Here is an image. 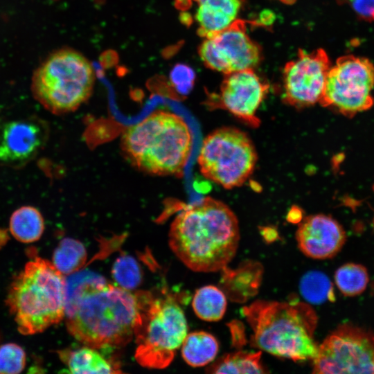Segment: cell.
<instances>
[{
	"instance_id": "24",
	"label": "cell",
	"mask_w": 374,
	"mask_h": 374,
	"mask_svg": "<svg viewBox=\"0 0 374 374\" xmlns=\"http://www.w3.org/2000/svg\"><path fill=\"white\" fill-rule=\"evenodd\" d=\"M368 280L366 268L357 263L344 264L335 274V281L338 289L346 296L362 294L366 288Z\"/></svg>"
},
{
	"instance_id": "7",
	"label": "cell",
	"mask_w": 374,
	"mask_h": 374,
	"mask_svg": "<svg viewBox=\"0 0 374 374\" xmlns=\"http://www.w3.org/2000/svg\"><path fill=\"white\" fill-rule=\"evenodd\" d=\"M95 73L89 61L71 48L51 53L34 71L31 90L48 111L62 114L77 109L90 97Z\"/></svg>"
},
{
	"instance_id": "5",
	"label": "cell",
	"mask_w": 374,
	"mask_h": 374,
	"mask_svg": "<svg viewBox=\"0 0 374 374\" xmlns=\"http://www.w3.org/2000/svg\"><path fill=\"white\" fill-rule=\"evenodd\" d=\"M6 305L23 335L42 332L65 316V278L39 257L28 262L12 280Z\"/></svg>"
},
{
	"instance_id": "11",
	"label": "cell",
	"mask_w": 374,
	"mask_h": 374,
	"mask_svg": "<svg viewBox=\"0 0 374 374\" xmlns=\"http://www.w3.org/2000/svg\"><path fill=\"white\" fill-rule=\"evenodd\" d=\"M199 54L208 68L226 74L251 69L260 58L258 46L238 21L206 38L199 46Z\"/></svg>"
},
{
	"instance_id": "16",
	"label": "cell",
	"mask_w": 374,
	"mask_h": 374,
	"mask_svg": "<svg viewBox=\"0 0 374 374\" xmlns=\"http://www.w3.org/2000/svg\"><path fill=\"white\" fill-rule=\"evenodd\" d=\"M195 19L201 36L210 37L229 27L237 18L240 0H195Z\"/></svg>"
},
{
	"instance_id": "21",
	"label": "cell",
	"mask_w": 374,
	"mask_h": 374,
	"mask_svg": "<svg viewBox=\"0 0 374 374\" xmlns=\"http://www.w3.org/2000/svg\"><path fill=\"white\" fill-rule=\"evenodd\" d=\"M10 231L12 235L23 243L37 241L44 231V221L36 208L24 206L13 212L10 219Z\"/></svg>"
},
{
	"instance_id": "4",
	"label": "cell",
	"mask_w": 374,
	"mask_h": 374,
	"mask_svg": "<svg viewBox=\"0 0 374 374\" xmlns=\"http://www.w3.org/2000/svg\"><path fill=\"white\" fill-rule=\"evenodd\" d=\"M193 144L185 120L165 110H157L129 126L121 138L122 150L130 162L141 171L159 176H181Z\"/></svg>"
},
{
	"instance_id": "19",
	"label": "cell",
	"mask_w": 374,
	"mask_h": 374,
	"mask_svg": "<svg viewBox=\"0 0 374 374\" xmlns=\"http://www.w3.org/2000/svg\"><path fill=\"white\" fill-rule=\"evenodd\" d=\"M219 350V344L211 334L195 331L187 334L181 344V355L193 367H199L213 362Z\"/></svg>"
},
{
	"instance_id": "6",
	"label": "cell",
	"mask_w": 374,
	"mask_h": 374,
	"mask_svg": "<svg viewBox=\"0 0 374 374\" xmlns=\"http://www.w3.org/2000/svg\"><path fill=\"white\" fill-rule=\"evenodd\" d=\"M138 316L134 337V357L143 367L161 369L173 360L187 335V322L175 297L149 291L136 292Z\"/></svg>"
},
{
	"instance_id": "13",
	"label": "cell",
	"mask_w": 374,
	"mask_h": 374,
	"mask_svg": "<svg viewBox=\"0 0 374 374\" xmlns=\"http://www.w3.org/2000/svg\"><path fill=\"white\" fill-rule=\"evenodd\" d=\"M47 138V125L38 118L0 119V164L23 166L39 153Z\"/></svg>"
},
{
	"instance_id": "9",
	"label": "cell",
	"mask_w": 374,
	"mask_h": 374,
	"mask_svg": "<svg viewBox=\"0 0 374 374\" xmlns=\"http://www.w3.org/2000/svg\"><path fill=\"white\" fill-rule=\"evenodd\" d=\"M373 89L374 65L371 62L345 55L330 68L319 103L350 118L373 106Z\"/></svg>"
},
{
	"instance_id": "2",
	"label": "cell",
	"mask_w": 374,
	"mask_h": 374,
	"mask_svg": "<svg viewBox=\"0 0 374 374\" xmlns=\"http://www.w3.org/2000/svg\"><path fill=\"white\" fill-rule=\"evenodd\" d=\"M68 332L96 349L121 347L134 337L136 294L107 283L101 276L87 284L66 312Z\"/></svg>"
},
{
	"instance_id": "20",
	"label": "cell",
	"mask_w": 374,
	"mask_h": 374,
	"mask_svg": "<svg viewBox=\"0 0 374 374\" xmlns=\"http://www.w3.org/2000/svg\"><path fill=\"white\" fill-rule=\"evenodd\" d=\"M261 351H237L224 355L207 367L209 373H267L261 361Z\"/></svg>"
},
{
	"instance_id": "25",
	"label": "cell",
	"mask_w": 374,
	"mask_h": 374,
	"mask_svg": "<svg viewBox=\"0 0 374 374\" xmlns=\"http://www.w3.org/2000/svg\"><path fill=\"white\" fill-rule=\"evenodd\" d=\"M300 291L305 300L319 304L332 296V286L329 278L318 271L305 274L300 282Z\"/></svg>"
},
{
	"instance_id": "22",
	"label": "cell",
	"mask_w": 374,
	"mask_h": 374,
	"mask_svg": "<svg viewBox=\"0 0 374 374\" xmlns=\"http://www.w3.org/2000/svg\"><path fill=\"white\" fill-rule=\"evenodd\" d=\"M226 305L225 294L214 285H206L198 289L192 302L195 314L206 321L220 320L226 312Z\"/></svg>"
},
{
	"instance_id": "15",
	"label": "cell",
	"mask_w": 374,
	"mask_h": 374,
	"mask_svg": "<svg viewBox=\"0 0 374 374\" xmlns=\"http://www.w3.org/2000/svg\"><path fill=\"white\" fill-rule=\"evenodd\" d=\"M296 240L300 251L307 257L317 260L333 258L346 240L342 226L325 214L305 217L299 224Z\"/></svg>"
},
{
	"instance_id": "27",
	"label": "cell",
	"mask_w": 374,
	"mask_h": 374,
	"mask_svg": "<svg viewBox=\"0 0 374 374\" xmlns=\"http://www.w3.org/2000/svg\"><path fill=\"white\" fill-rule=\"evenodd\" d=\"M26 355L24 350L14 343L0 346V373L16 374L25 368Z\"/></svg>"
},
{
	"instance_id": "14",
	"label": "cell",
	"mask_w": 374,
	"mask_h": 374,
	"mask_svg": "<svg viewBox=\"0 0 374 374\" xmlns=\"http://www.w3.org/2000/svg\"><path fill=\"white\" fill-rule=\"evenodd\" d=\"M226 75L220 88L222 107L249 125L258 127L260 121L256 113L266 96L268 85L251 69Z\"/></svg>"
},
{
	"instance_id": "8",
	"label": "cell",
	"mask_w": 374,
	"mask_h": 374,
	"mask_svg": "<svg viewBox=\"0 0 374 374\" xmlns=\"http://www.w3.org/2000/svg\"><path fill=\"white\" fill-rule=\"evenodd\" d=\"M257 159L253 143L245 132L224 127L204 139L197 163L205 178L226 189H232L249 179Z\"/></svg>"
},
{
	"instance_id": "28",
	"label": "cell",
	"mask_w": 374,
	"mask_h": 374,
	"mask_svg": "<svg viewBox=\"0 0 374 374\" xmlns=\"http://www.w3.org/2000/svg\"><path fill=\"white\" fill-rule=\"evenodd\" d=\"M172 82L181 91H187L192 87L195 73L192 68L185 64H177L170 72Z\"/></svg>"
},
{
	"instance_id": "12",
	"label": "cell",
	"mask_w": 374,
	"mask_h": 374,
	"mask_svg": "<svg viewBox=\"0 0 374 374\" xmlns=\"http://www.w3.org/2000/svg\"><path fill=\"white\" fill-rule=\"evenodd\" d=\"M330 68V63L324 51L319 49L312 53H301L284 69L286 101L297 107L319 103Z\"/></svg>"
},
{
	"instance_id": "17",
	"label": "cell",
	"mask_w": 374,
	"mask_h": 374,
	"mask_svg": "<svg viewBox=\"0 0 374 374\" xmlns=\"http://www.w3.org/2000/svg\"><path fill=\"white\" fill-rule=\"evenodd\" d=\"M221 271L222 287L231 301H245L258 292L262 274L260 263L248 261L235 269L226 267Z\"/></svg>"
},
{
	"instance_id": "1",
	"label": "cell",
	"mask_w": 374,
	"mask_h": 374,
	"mask_svg": "<svg viewBox=\"0 0 374 374\" xmlns=\"http://www.w3.org/2000/svg\"><path fill=\"white\" fill-rule=\"evenodd\" d=\"M168 237L172 251L187 267L197 272L218 271L236 254L238 220L226 204L206 197L177 214Z\"/></svg>"
},
{
	"instance_id": "29",
	"label": "cell",
	"mask_w": 374,
	"mask_h": 374,
	"mask_svg": "<svg viewBox=\"0 0 374 374\" xmlns=\"http://www.w3.org/2000/svg\"><path fill=\"white\" fill-rule=\"evenodd\" d=\"M348 3L360 19L374 21V0H339Z\"/></svg>"
},
{
	"instance_id": "3",
	"label": "cell",
	"mask_w": 374,
	"mask_h": 374,
	"mask_svg": "<svg viewBox=\"0 0 374 374\" xmlns=\"http://www.w3.org/2000/svg\"><path fill=\"white\" fill-rule=\"evenodd\" d=\"M241 312L252 330L253 347L296 362L317 355L319 344L314 335L318 317L309 303L257 300Z\"/></svg>"
},
{
	"instance_id": "23",
	"label": "cell",
	"mask_w": 374,
	"mask_h": 374,
	"mask_svg": "<svg viewBox=\"0 0 374 374\" xmlns=\"http://www.w3.org/2000/svg\"><path fill=\"white\" fill-rule=\"evenodd\" d=\"M87 251L82 242L66 238L60 241L53 254V264L62 274L78 271L87 260Z\"/></svg>"
},
{
	"instance_id": "10",
	"label": "cell",
	"mask_w": 374,
	"mask_h": 374,
	"mask_svg": "<svg viewBox=\"0 0 374 374\" xmlns=\"http://www.w3.org/2000/svg\"><path fill=\"white\" fill-rule=\"evenodd\" d=\"M317 374H374V333L350 324L339 325L318 346L312 360Z\"/></svg>"
},
{
	"instance_id": "18",
	"label": "cell",
	"mask_w": 374,
	"mask_h": 374,
	"mask_svg": "<svg viewBox=\"0 0 374 374\" xmlns=\"http://www.w3.org/2000/svg\"><path fill=\"white\" fill-rule=\"evenodd\" d=\"M98 349L82 346L58 352L60 359L72 373H118L119 368L102 355Z\"/></svg>"
},
{
	"instance_id": "26",
	"label": "cell",
	"mask_w": 374,
	"mask_h": 374,
	"mask_svg": "<svg viewBox=\"0 0 374 374\" xmlns=\"http://www.w3.org/2000/svg\"><path fill=\"white\" fill-rule=\"evenodd\" d=\"M112 273L117 284L128 290L136 288L141 281L139 266L130 256H119L113 265Z\"/></svg>"
}]
</instances>
